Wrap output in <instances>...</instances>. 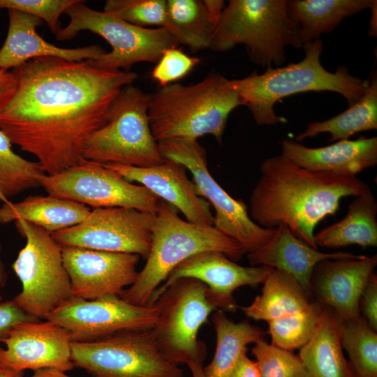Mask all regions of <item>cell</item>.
<instances>
[{
    "label": "cell",
    "mask_w": 377,
    "mask_h": 377,
    "mask_svg": "<svg viewBox=\"0 0 377 377\" xmlns=\"http://www.w3.org/2000/svg\"><path fill=\"white\" fill-rule=\"evenodd\" d=\"M17 90L0 112V130L52 175L84 161L87 138L107 121L110 107L138 74L95 66L93 59L52 57L13 69Z\"/></svg>",
    "instance_id": "cell-1"
},
{
    "label": "cell",
    "mask_w": 377,
    "mask_h": 377,
    "mask_svg": "<svg viewBox=\"0 0 377 377\" xmlns=\"http://www.w3.org/2000/svg\"><path fill=\"white\" fill-rule=\"evenodd\" d=\"M260 172L249 200L251 219L265 228L286 225L315 249L316 226L337 214L341 199L371 191L357 176L307 170L281 154L265 160Z\"/></svg>",
    "instance_id": "cell-2"
},
{
    "label": "cell",
    "mask_w": 377,
    "mask_h": 377,
    "mask_svg": "<svg viewBox=\"0 0 377 377\" xmlns=\"http://www.w3.org/2000/svg\"><path fill=\"white\" fill-rule=\"evenodd\" d=\"M242 105L232 80L213 71L195 84L175 82L149 94V124L157 142L212 135L221 144L230 114Z\"/></svg>",
    "instance_id": "cell-3"
},
{
    "label": "cell",
    "mask_w": 377,
    "mask_h": 377,
    "mask_svg": "<svg viewBox=\"0 0 377 377\" xmlns=\"http://www.w3.org/2000/svg\"><path fill=\"white\" fill-rule=\"evenodd\" d=\"M304 58L283 67H267L262 74H251L233 84L244 106L260 126L285 123L274 111L276 103L286 96L307 91H330L343 96L349 106L358 101L369 85V79L352 75L339 66L335 72L326 70L320 61L323 43L320 38L304 44Z\"/></svg>",
    "instance_id": "cell-4"
},
{
    "label": "cell",
    "mask_w": 377,
    "mask_h": 377,
    "mask_svg": "<svg viewBox=\"0 0 377 377\" xmlns=\"http://www.w3.org/2000/svg\"><path fill=\"white\" fill-rule=\"evenodd\" d=\"M216 251L236 262L246 254L242 246L214 226L183 220L177 209L160 200L152 228L150 251L135 281L121 297L131 304L148 305L157 288L172 269L188 258L202 251Z\"/></svg>",
    "instance_id": "cell-5"
},
{
    "label": "cell",
    "mask_w": 377,
    "mask_h": 377,
    "mask_svg": "<svg viewBox=\"0 0 377 377\" xmlns=\"http://www.w3.org/2000/svg\"><path fill=\"white\" fill-rule=\"evenodd\" d=\"M286 0H230L218 21L209 49L226 52L243 45L250 61L279 67L286 48L302 47L299 29L290 19Z\"/></svg>",
    "instance_id": "cell-6"
},
{
    "label": "cell",
    "mask_w": 377,
    "mask_h": 377,
    "mask_svg": "<svg viewBox=\"0 0 377 377\" xmlns=\"http://www.w3.org/2000/svg\"><path fill=\"white\" fill-rule=\"evenodd\" d=\"M149 96L138 87H124L113 101L106 123L87 138L84 159L138 168L163 163L149 124Z\"/></svg>",
    "instance_id": "cell-7"
},
{
    "label": "cell",
    "mask_w": 377,
    "mask_h": 377,
    "mask_svg": "<svg viewBox=\"0 0 377 377\" xmlns=\"http://www.w3.org/2000/svg\"><path fill=\"white\" fill-rule=\"evenodd\" d=\"M15 224L26 244L12 265L22 286L13 300L28 314L46 319L75 298L61 246L50 232L36 225L23 219L16 220Z\"/></svg>",
    "instance_id": "cell-8"
},
{
    "label": "cell",
    "mask_w": 377,
    "mask_h": 377,
    "mask_svg": "<svg viewBox=\"0 0 377 377\" xmlns=\"http://www.w3.org/2000/svg\"><path fill=\"white\" fill-rule=\"evenodd\" d=\"M157 320L152 329L163 357L179 365L204 362L207 348L198 341L200 329L216 307L207 296V287L192 278H181L166 287L152 302Z\"/></svg>",
    "instance_id": "cell-9"
},
{
    "label": "cell",
    "mask_w": 377,
    "mask_h": 377,
    "mask_svg": "<svg viewBox=\"0 0 377 377\" xmlns=\"http://www.w3.org/2000/svg\"><path fill=\"white\" fill-rule=\"evenodd\" d=\"M84 2L78 0L66 10L70 22L58 31L56 38L69 40L82 31L101 36L112 50L93 60L98 68L130 71L136 63H157L165 50L179 45L165 29L138 27L108 13L92 9Z\"/></svg>",
    "instance_id": "cell-10"
},
{
    "label": "cell",
    "mask_w": 377,
    "mask_h": 377,
    "mask_svg": "<svg viewBox=\"0 0 377 377\" xmlns=\"http://www.w3.org/2000/svg\"><path fill=\"white\" fill-rule=\"evenodd\" d=\"M74 367L91 377H184L179 365L168 361L152 330L120 332L89 342H71Z\"/></svg>",
    "instance_id": "cell-11"
},
{
    "label": "cell",
    "mask_w": 377,
    "mask_h": 377,
    "mask_svg": "<svg viewBox=\"0 0 377 377\" xmlns=\"http://www.w3.org/2000/svg\"><path fill=\"white\" fill-rule=\"evenodd\" d=\"M158 143L164 158L178 162L190 171L198 195L214 210L215 228L239 243L246 253L258 250L271 239L274 228L256 223L244 202L230 196L209 173L206 150L198 140L172 139Z\"/></svg>",
    "instance_id": "cell-12"
},
{
    "label": "cell",
    "mask_w": 377,
    "mask_h": 377,
    "mask_svg": "<svg viewBox=\"0 0 377 377\" xmlns=\"http://www.w3.org/2000/svg\"><path fill=\"white\" fill-rule=\"evenodd\" d=\"M49 195L96 208L128 207L156 214L160 200L142 185L128 182L118 172L94 161L39 178Z\"/></svg>",
    "instance_id": "cell-13"
},
{
    "label": "cell",
    "mask_w": 377,
    "mask_h": 377,
    "mask_svg": "<svg viewBox=\"0 0 377 377\" xmlns=\"http://www.w3.org/2000/svg\"><path fill=\"white\" fill-rule=\"evenodd\" d=\"M155 214L128 207L96 208L81 223L51 233L61 247L149 256Z\"/></svg>",
    "instance_id": "cell-14"
},
{
    "label": "cell",
    "mask_w": 377,
    "mask_h": 377,
    "mask_svg": "<svg viewBox=\"0 0 377 377\" xmlns=\"http://www.w3.org/2000/svg\"><path fill=\"white\" fill-rule=\"evenodd\" d=\"M154 306H139L116 295L86 300L73 298L46 318L64 328L71 341L89 342L134 330H152L157 320Z\"/></svg>",
    "instance_id": "cell-15"
},
{
    "label": "cell",
    "mask_w": 377,
    "mask_h": 377,
    "mask_svg": "<svg viewBox=\"0 0 377 377\" xmlns=\"http://www.w3.org/2000/svg\"><path fill=\"white\" fill-rule=\"evenodd\" d=\"M64 265L75 298L121 297L135 281L140 256L78 247H61Z\"/></svg>",
    "instance_id": "cell-16"
},
{
    "label": "cell",
    "mask_w": 377,
    "mask_h": 377,
    "mask_svg": "<svg viewBox=\"0 0 377 377\" xmlns=\"http://www.w3.org/2000/svg\"><path fill=\"white\" fill-rule=\"evenodd\" d=\"M272 267L242 266L216 251L198 253L179 264L164 283L154 292L148 305L173 281L181 278H192L207 287V296L216 310L235 313L238 305L233 293L244 286L263 283Z\"/></svg>",
    "instance_id": "cell-17"
},
{
    "label": "cell",
    "mask_w": 377,
    "mask_h": 377,
    "mask_svg": "<svg viewBox=\"0 0 377 377\" xmlns=\"http://www.w3.org/2000/svg\"><path fill=\"white\" fill-rule=\"evenodd\" d=\"M0 365L16 371L54 368L68 371L74 367L71 360V340L59 325L27 322L15 325L1 341Z\"/></svg>",
    "instance_id": "cell-18"
},
{
    "label": "cell",
    "mask_w": 377,
    "mask_h": 377,
    "mask_svg": "<svg viewBox=\"0 0 377 377\" xmlns=\"http://www.w3.org/2000/svg\"><path fill=\"white\" fill-rule=\"evenodd\" d=\"M377 265V256L361 258L327 259L314 268L311 294L317 302L332 309L341 319L361 316V293Z\"/></svg>",
    "instance_id": "cell-19"
},
{
    "label": "cell",
    "mask_w": 377,
    "mask_h": 377,
    "mask_svg": "<svg viewBox=\"0 0 377 377\" xmlns=\"http://www.w3.org/2000/svg\"><path fill=\"white\" fill-rule=\"evenodd\" d=\"M161 164L138 168L105 164L129 182H138L159 199L175 207L186 221L201 226H213L214 214L209 203L199 196L193 181L181 163L165 158Z\"/></svg>",
    "instance_id": "cell-20"
},
{
    "label": "cell",
    "mask_w": 377,
    "mask_h": 377,
    "mask_svg": "<svg viewBox=\"0 0 377 377\" xmlns=\"http://www.w3.org/2000/svg\"><path fill=\"white\" fill-rule=\"evenodd\" d=\"M246 255L251 266H267L292 277L312 299L311 276L320 261L361 258L364 256L343 251L321 252L297 237L287 226L283 224L274 228L272 237L265 245Z\"/></svg>",
    "instance_id": "cell-21"
},
{
    "label": "cell",
    "mask_w": 377,
    "mask_h": 377,
    "mask_svg": "<svg viewBox=\"0 0 377 377\" xmlns=\"http://www.w3.org/2000/svg\"><path fill=\"white\" fill-rule=\"evenodd\" d=\"M281 155L307 170L357 176L377 164V138L341 140L321 147H307L295 140L284 139Z\"/></svg>",
    "instance_id": "cell-22"
},
{
    "label": "cell",
    "mask_w": 377,
    "mask_h": 377,
    "mask_svg": "<svg viewBox=\"0 0 377 377\" xmlns=\"http://www.w3.org/2000/svg\"><path fill=\"white\" fill-rule=\"evenodd\" d=\"M8 10V29L0 49V69L8 71L38 57H52L68 61L95 60L106 52L100 45L63 48L45 40L36 31L43 21L17 10Z\"/></svg>",
    "instance_id": "cell-23"
},
{
    "label": "cell",
    "mask_w": 377,
    "mask_h": 377,
    "mask_svg": "<svg viewBox=\"0 0 377 377\" xmlns=\"http://www.w3.org/2000/svg\"><path fill=\"white\" fill-rule=\"evenodd\" d=\"M0 223L23 219L50 233L60 231L83 221L90 214L89 207L52 195H29L19 202L0 196Z\"/></svg>",
    "instance_id": "cell-24"
},
{
    "label": "cell",
    "mask_w": 377,
    "mask_h": 377,
    "mask_svg": "<svg viewBox=\"0 0 377 377\" xmlns=\"http://www.w3.org/2000/svg\"><path fill=\"white\" fill-rule=\"evenodd\" d=\"M298 355L309 377H355L343 353L337 316L328 307H324L315 334Z\"/></svg>",
    "instance_id": "cell-25"
},
{
    "label": "cell",
    "mask_w": 377,
    "mask_h": 377,
    "mask_svg": "<svg viewBox=\"0 0 377 377\" xmlns=\"http://www.w3.org/2000/svg\"><path fill=\"white\" fill-rule=\"evenodd\" d=\"M373 0H291L290 19L299 29L302 45L332 31L345 18L370 8Z\"/></svg>",
    "instance_id": "cell-26"
},
{
    "label": "cell",
    "mask_w": 377,
    "mask_h": 377,
    "mask_svg": "<svg viewBox=\"0 0 377 377\" xmlns=\"http://www.w3.org/2000/svg\"><path fill=\"white\" fill-rule=\"evenodd\" d=\"M355 198L348 205L344 218L315 233L318 248L377 246L376 198L371 191Z\"/></svg>",
    "instance_id": "cell-27"
},
{
    "label": "cell",
    "mask_w": 377,
    "mask_h": 377,
    "mask_svg": "<svg viewBox=\"0 0 377 377\" xmlns=\"http://www.w3.org/2000/svg\"><path fill=\"white\" fill-rule=\"evenodd\" d=\"M261 294L253 302L240 307L255 320H271L300 312L313 301L300 286L286 273L272 268L263 283Z\"/></svg>",
    "instance_id": "cell-28"
},
{
    "label": "cell",
    "mask_w": 377,
    "mask_h": 377,
    "mask_svg": "<svg viewBox=\"0 0 377 377\" xmlns=\"http://www.w3.org/2000/svg\"><path fill=\"white\" fill-rule=\"evenodd\" d=\"M216 332V349L212 362L203 367L205 377H229L247 346L264 339L265 333L249 320L235 323L216 310L212 316Z\"/></svg>",
    "instance_id": "cell-29"
},
{
    "label": "cell",
    "mask_w": 377,
    "mask_h": 377,
    "mask_svg": "<svg viewBox=\"0 0 377 377\" xmlns=\"http://www.w3.org/2000/svg\"><path fill=\"white\" fill-rule=\"evenodd\" d=\"M377 128V74L372 71L369 85L361 98L344 112L322 121L309 123L295 137V141L314 138L318 134L331 135L330 142L348 140L357 133Z\"/></svg>",
    "instance_id": "cell-30"
},
{
    "label": "cell",
    "mask_w": 377,
    "mask_h": 377,
    "mask_svg": "<svg viewBox=\"0 0 377 377\" xmlns=\"http://www.w3.org/2000/svg\"><path fill=\"white\" fill-rule=\"evenodd\" d=\"M170 34L193 52L207 49L215 24L202 0H166Z\"/></svg>",
    "instance_id": "cell-31"
},
{
    "label": "cell",
    "mask_w": 377,
    "mask_h": 377,
    "mask_svg": "<svg viewBox=\"0 0 377 377\" xmlns=\"http://www.w3.org/2000/svg\"><path fill=\"white\" fill-rule=\"evenodd\" d=\"M337 318L341 344L355 376L377 377L376 331L362 316L350 320Z\"/></svg>",
    "instance_id": "cell-32"
},
{
    "label": "cell",
    "mask_w": 377,
    "mask_h": 377,
    "mask_svg": "<svg viewBox=\"0 0 377 377\" xmlns=\"http://www.w3.org/2000/svg\"><path fill=\"white\" fill-rule=\"evenodd\" d=\"M45 175L40 163L15 153L10 139L0 130V196L8 198L40 186L39 178Z\"/></svg>",
    "instance_id": "cell-33"
},
{
    "label": "cell",
    "mask_w": 377,
    "mask_h": 377,
    "mask_svg": "<svg viewBox=\"0 0 377 377\" xmlns=\"http://www.w3.org/2000/svg\"><path fill=\"white\" fill-rule=\"evenodd\" d=\"M324 307L313 301L300 312L268 322L271 343L290 351L301 348L315 334Z\"/></svg>",
    "instance_id": "cell-34"
},
{
    "label": "cell",
    "mask_w": 377,
    "mask_h": 377,
    "mask_svg": "<svg viewBox=\"0 0 377 377\" xmlns=\"http://www.w3.org/2000/svg\"><path fill=\"white\" fill-rule=\"evenodd\" d=\"M103 11L138 27L156 26L170 33L166 0H108Z\"/></svg>",
    "instance_id": "cell-35"
},
{
    "label": "cell",
    "mask_w": 377,
    "mask_h": 377,
    "mask_svg": "<svg viewBox=\"0 0 377 377\" xmlns=\"http://www.w3.org/2000/svg\"><path fill=\"white\" fill-rule=\"evenodd\" d=\"M260 377H309L299 355L293 351L268 343L262 339L253 343Z\"/></svg>",
    "instance_id": "cell-36"
},
{
    "label": "cell",
    "mask_w": 377,
    "mask_h": 377,
    "mask_svg": "<svg viewBox=\"0 0 377 377\" xmlns=\"http://www.w3.org/2000/svg\"><path fill=\"white\" fill-rule=\"evenodd\" d=\"M78 0H0V9L17 10L45 22L54 33L61 28L59 17Z\"/></svg>",
    "instance_id": "cell-37"
},
{
    "label": "cell",
    "mask_w": 377,
    "mask_h": 377,
    "mask_svg": "<svg viewBox=\"0 0 377 377\" xmlns=\"http://www.w3.org/2000/svg\"><path fill=\"white\" fill-rule=\"evenodd\" d=\"M200 63V59L191 57L177 47L169 48L163 52L151 76L163 87L183 78Z\"/></svg>",
    "instance_id": "cell-38"
},
{
    "label": "cell",
    "mask_w": 377,
    "mask_h": 377,
    "mask_svg": "<svg viewBox=\"0 0 377 377\" xmlns=\"http://www.w3.org/2000/svg\"><path fill=\"white\" fill-rule=\"evenodd\" d=\"M39 319L23 311L15 301L0 302V341L17 325L27 322H37Z\"/></svg>",
    "instance_id": "cell-39"
},
{
    "label": "cell",
    "mask_w": 377,
    "mask_h": 377,
    "mask_svg": "<svg viewBox=\"0 0 377 377\" xmlns=\"http://www.w3.org/2000/svg\"><path fill=\"white\" fill-rule=\"evenodd\" d=\"M359 308L369 326L377 331V276L374 273L361 293Z\"/></svg>",
    "instance_id": "cell-40"
},
{
    "label": "cell",
    "mask_w": 377,
    "mask_h": 377,
    "mask_svg": "<svg viewBox=\"0 0 377 377\" xmlns=\"http://www.w3.org/2000/svg\"><path fill=\"white\" fill-rule=\"evenodd\" d=\"M17 87V81L13 73L0 69V112L10 101Z\"/></svg>",
    "instance_id": "cell-41"
},
{
    "label": "cell",
    "mask_w": 377,
    "mask_h": 377,
    "mask_svg": "<svg viewBox=\"0 0 377 377\" xmlns=\"http://www.w3.org/2000/svg\"><path fill=\"white\" fill-rule=\"evenodd\" d=\"M229 377H260L256 361L247 356V350L242 353Z\"/></svg>",
    "instance_id": "cell-42"
},
{
    "label": "cell",
    "mask_w": 377,
    "mask_h": 377,
    "mask_svg": "<svg viewBox=\"0 0 377 377\" xmlns=\"http://www.w3.org/2000/svg\"><path fill=\"white\" fill-rule=\"evenodd\" d=\"M207 14L215 24L219 20L225 8V3L221 0H202Z\"/></svg>",
    "instance_id": "cell-43"
},
{
    "label": "cell",
    "mask_w": 377,
    "mask_h": 377,
    "mask_svg": "<svg viewBox=\"0 0 377 377\" xmlns=\"http://www.w3.org/2000/svg\"><path fill=\"white\" fill-rule=\"evenodd\" d=\"M29 377H71L64 371L54 368H43L34 371V374Z\"/></svg>",
    "instance_id": "cell-44"
},
{
    "label": "cell",
    "mask_w": 377,
    "mask_h": 377,
    "mask_svg": "<svg viewBox=\"0 0 377 377\" xmlns=\"http://www.w3.org/2000/svg\"><path fill=\"white\" fill-rule=\"evenodd\" d=\"M371 15L369 22V30L368 34L371 36L377 35V1L373 0L370 7Z\"/></svg>",
    "instance_id": "cell-45"
},
{
    "label": "cell",
    "mask_w": 377,
    "mask_h": 377,
    "mask_svg": "<svg viewBox=\"0 0 377 377\" xmlns=\"http://www.w3.org/2000/svg\"><path fill=\"white\" fill-rule=\"evenodd\" d=\"M186 365L191 372L192 377H205L203 373V362H191Z\"/></svg>",
    "instance_id": "cell-46"
},
{
    "label": "cell",
    "mask_w": 377,
    "mask_h": 377,
    "mask_svg": "<svg viewBox=\"0 0 377 377\" xmlns=\"http://www.w3.org/2000/svg\"><path fill=\"white\" fill-rule=\"evenodd\" d=\"M24 371L13 370L0 365V377H24Z\"/></svg>",
    "instance_id": "cell-47"
},
{
    "label": "cell",
    "mask_w": 377,
    "mask_h": 377,
    "mask_svg": "<svg viewBox=\"0 0 377 377\" xmlns=\"http://www.w3.org/2000/svg\"><path fill=\"white\" fill-rule=\"evenodd\" d=\"M0 252H1V244H0ZM5 281H6V274H5L3 264L0 259V287H1L4 284Z\"/></svg>",
    "instance_id": "cell-48"
},
{
    "label": "cell",
    "mask_w": 377,
    "mask_h": 377,
    "mask_svg": "<svg viewBox=\"0 0 377 377\" xmlns=\"http://www.w3.org/2000/svg\"><path fill=\"white\" fill-rule=\"evenodd\" d=\"M1 300H2V298H1V295H0V302H1Z\"/></svg>",
    "instance_id": "cell-49"
}]
</instances>
